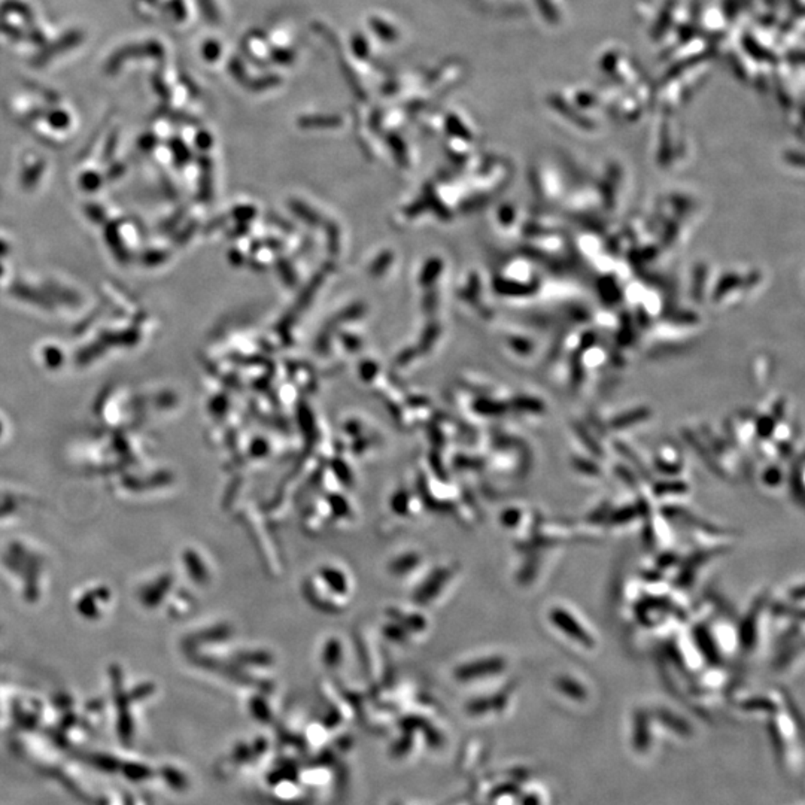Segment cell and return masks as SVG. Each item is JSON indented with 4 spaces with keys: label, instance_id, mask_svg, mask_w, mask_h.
Wrapping results in <instances>:
<instances>
[{
    "label": "cell",
    "instance_id": "cell-1",
    "mask_svg": "<svg viewBox=\"0 0 805 805\" xmlns=\"http://www.w3.org/2000/svg\"><path fill=\"white\" fill-rule=\"evenodd\" d=\"M549 619L550 622L556 626V628L561 630L565 635H568L571 638V640L580 643L582 646L592 649L595 646V640L592 638V635L585 630V626L577 622V619L573 616L571 613L565 611L564 609H552V611L549 613Z\"/></svg>",
    "mask_w": 805,
    "mask_h": 805
},
{
    "label": "cell",
    "instance_id": "cell-2",
    "mask_svg": "<svg viewBox=\"0 0 805 805\" xmlns=\"http://www.w3.org/2000/svg\"><path fill=\"white\" fill-rule=\"evenodd\" d=\"M759 609H761V606H757V610H756V607H753V610L748 614V618L744 619V622H743V625H741V628H740V642H741V646H743L744 649H750V647H753V644H755V640H756V619H757V614H756V613L759 611Z\"/></svg>",
    "mask_w": 805,
    "mask_h": 805
},
{
    "label": "cell",
    "instance_id": "cell-3",
    "mask_svg": "<svg viewBox=\"0 0 805 805\" xmlns=\"http://www.w3.org/2000/svg\"><path fill=\"white\" fill-rule=\"evenodd\" d=\"M688 491V485L680 482V480H674V482H661L655 487V494L656 495H667V494H683Z\"/></svg>",
    "mask_w": 805,
    "mask_h": 805
},
{
    "label": "cell",
    "instance_id": "cell-4",
    "mask_svg": "<svg viewBox=\"0 0 805 805\" xmlns=\"http://www.w3.org/2000/svg\"><path fill=\"white\" fill-rule=\"evenodd\" d=\"M558 688H560L564 694H568V695L573 696V698H583V695H585V689L582 688V686H580V684L576 683V682H573L571 679H561V680L558 682Z\"/></svg>",
    "mask_w": 805,
    "mask_h": 805
},
{
    "label": "cell",
    "instance_id": "cell-5",
    "mask_svg": "<svg viewBox=\"0 0 805 805\" xmlns=\"http://www.w3.org/2000/svg\"><path fill=\"white\" fill-rule=\"evenodd\" d=\"M635 515H637V510H635V508H632V507H623V508H621L619 512L613 513V516H611V522H616V524H625V522H628V520L634 519V518H635Z\"/></svg>",
    "mask_w": 805,
    "mask_h": 805
},
{
    "label": "cell",
    "instance_id": "cell-6",
    "mask_svg": "<svg viewBox=\"0 0 805 805\" xmlns=\"http://www.w3.org/2000/svg\"><path fill=\"white\" fill-rule=\"evenodd\" d=\"M762 479H764V482H765L766 485H769V487H776V485H778L780 480H781V475H780V471H778L777 468H768V470L764 473V478H762Z\"/></svg>",
    "mask_w": 805,
    "mask_h": 805
},
{
    "label": "cell",
    "instance_id": "cell-7",
    "mask_svg": "<svg viewBox=\"0 0 805 805\" xmlns=\"http://www.w3.org/2000/svg\"><path fill=\"white\" fill-rule=\"evenodd\" d=\"M698 634H700V635H696V637H698V640H700V642H703V638H704L705 642L708 640V637H707L705 631H701V630H700V631H698ZM710 644H713V643H710ZM710 644H707V646H705V649H704V654L707 655V658L716 659V658H717V656H716V649H715L713 646H710Z\"/></svg>",
    "mask_w": 805,
    "mask_h": 805
}]
</instances>
